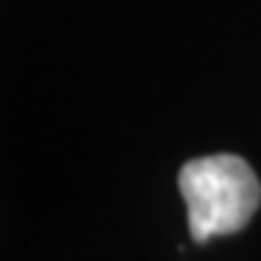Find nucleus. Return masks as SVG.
Wrapping results in <instances>:
<instances>
[{"label": "nucleus", "instance_id": "obj_1", "mask_svg": "<svg viewBox=\"0 0 261 261\" xmlns=\"http://www.w3.org/2000/svg\"><path fill=\"white\" fill-rule=\"evenodd\" d=\"M177 186L189 209V232L197 244L244 229L261 206V183L238 154L189 160L180 168Z\"/></svg>", "mask_w": 261, "mask_h": 261}]
</instances>
